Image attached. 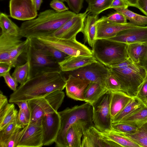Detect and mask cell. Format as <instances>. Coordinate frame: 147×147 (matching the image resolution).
Segmentation results:
<instances>
[{
	"label": "cell",
	"mask_w": 147,
	"mask_h": 147,
	"mask_svg": "<svg viewBox=\"0 0 147 147\" xmlns=\"http://www.w3.org/2000/svg\"><path fill=\"white\" fill-rule=\"evenodd\" d=\"M62 72H42L37 74L20 84L10 95L9 102L28 101L55 91H62L65 88L66 80Z\"/></svg>",
	"instance_id": "1"
},
{
	"label": "cell",
	"mask_w": 147,
	"mask_h": 147,
	"mask_svg": "<svg viewBox=\"0 0 147 147\" xmlns=\"http://www.w3.org/2000/svg\"><path fill=\"white\" fill-rule=\"evenodd\" d=\"M76 14L68 10L58 13L46 10L37 18L23 22L20 27V34L26 38L51 36Z\"/></svg>",
	"instance_id": "2"
},
{
	"label": "cell",
	"mask_w": 147,
	"mask_h": 147,
	"mask_svg": "<svg viewBox=\"0 0 147 147\" xmlns=\"http://www.w3.org/2000/svg\"><path fill=\"white\" fill-rule=\"evenodd\" d=\"M109 68L123 85L127 94L132 97H136L138 88L147 74L144 67L134 63L128 57Z\"/></svg>",
	"instance_id": "3"
},
{
	"label": "cell",
	"mask_w": 147,
	"mask_h": 147,
	"mask_svg": "<svg viewBox=\"0 0 147 147\" xmlns=\"http://www.w3.org/2000/svg\"><path fill=\"white\" fill-rule=\"evenodd\" d=\"M127 44L107 39H96L92 48L93 56L97 61L109 68L128 58Z\"/></svg>",
	"instance_id": "4"
},
{
	"label": "cell",
	"mask_w": 147,
	"mask_h": 147,
	"mask_svg": "<svg viewBox=\"0 0 147 147\" xmlns=\"http://www.w3.org/2000/svg\"><path fill=\"white\" fill-rule=\"evenodd\" d=\"M59 113L61 123L60 129L55 142L57 147H67L66 134L72 125L81 121L93 123L92 107L88 102L76 105L71 108H67Z\"/></svg>",
	"instance_id": "5"
},
{
	"label": "cell",
	"mask_w": 147,
	"mask_h": 147,
	"mask_svg": "<svg viewBox=\"0 0 147 147\" xmlns=\"http://www.w3.org/2000/svg\"><path fill=\"white\" fill-rule=\"evenodd\" d=\"M65 96L63 92L57 90L28 101L30 112L29 123L41 119L47 114L57 111Z\"/></svg>",
	"instance_id": "6"
},
{
	"label": "cell",
	"mask_w": 147,
	"mask_h": 147,
	"mask_svg": "<svg viewBox=\"0 0 147 147\" xmlns=\"http://www.w3.org/2000/svg\"><path fill=\"white\" fill-rule=\"evenodd\" d=\"M27 57L29 65L28 79L42 72L61 71L58 62L45 54L30 39Z\"/></svg>",
	"instance_id": "7"
},
{
	"label": "cell",
	"mask_w": 147,
	"mask_h": 147,
	"mask_svg": "<svg viewBox=\"0 0 147 147\" xmlns=\"http://www.w3.org/2000/svg\"><path fill=\"white\" fill-rule=\"evenodd\" d=\"M34 38L41 43L56 48L68 55L75 57L92 55V50L77 40L76 36L68 39L53 36Z\"/></svg>",
	"instance_id": "8"
},
{
	"label": "cell",
	"mask_w": 147,
	"mask_h": 147,
	"mask_svg": "<svg viewBox=\"0 0 147 147\" xmlns=\"http://www.w3.org/2000/svg\"><path fill=\"white\" fill-rule=\"evenodd\" d=\"M111 93L107 91L91 105L92 108V121L96 127L102 132L112 129V119L110 110Z\"/></svg>",
	"instance_id": "9"
},
{
	"label": "cell",
	"mask_w": 147,
	"mask_h": 147,
	"mask_svg": "<svg viewBox=\"0 0 147 147\" xmlns=\"http://www.w3.org/2000/svg\"><path fill=\"white\" fill-rule=\"evenodd\" d=\"M109 72V68L97 61L75 70L65 72L105 87L106 80Z\"/></svg>",
	"instance_id": "10"
},
{
	"label": "cell",
	"mask_w": 147,
	"mask_h": 147,
	"mask_svg": "<svg viewBox=\"0 0 147 147\" xmlns=\"http://www.w3.org/2000/svg\"><path fill=\"white\" fill-rule=\"evenodd\" d=\"M10 16L14 19L28 21L38 16L34 0H10Z\"/></svg>",
	"instance_id": "11"
},
{
	"label": "cell",
	"mask_w": 147,
	"mask_h": 147,
	"mask_svg": "<svg viewBox=\"0 0 147 147\" xmlns=\"http://www.w3.org/2000/svg\"><path fill=\"white\" fill-rule=\"evenodd\" d=\"M61 119L59 112L47 114L41 119L43 146H49L55 142L61 127Z\"/></svg>",
	"instance_id": "12"
},
{
	"label": "cell",
	"mask_w": 147,
	"mask_h": 147,
	"mask_svg": "<svg viewBox=\"0 0 147 147\" xmlns=\"http://www.w3.org/2000/svg\"><path fill=\"white\" fill-rule=\"evenodd\" d=\"M89 14L86 10L76 14L51 36L68 39L76 36L78 33L82 32L85 20Z\"/></svg>",
	"instance_id": "13"
},
{
	"label": "cell",
	"mask_w": 147,
	"mask_h": 147,
	"mask_svg": "<svg viewBox=\"0 0 147 147\" xmlns=\"http://www.w3.org/2000/svg\"><path fill=\"white\" fill-rule=\"evenodd\" d=\"M41 119L29 123L22 136L17 147H41L43 143Z\"/></svg>",
	"instance_id": "14"
},
{
	"label": "cell",
	"mask_w": 147,
	"mask_h": 147,
	"mask_svg": "<svg viewBox=\"0 0 147 147\" xmlns=\"http://www.w3.org/2000/svg\"><path fill=\"white\" fill-rule=\"evenodd\" d=\"M96 24V39H108L122 30L139 26L129 22L125 24L115 23L104 20L101 17L97 20Z\"/></svg>",
	"instance_id": "15"
},
{
	"label": "cell",
	"mask_w": 147,
	"mask_h": 147,
	"mask_svg": "<svg viewBox=\"0 0 147 147\" xmlns=\"http://www.w3.org/2000/svg\"><path fill=\"white\" fill-rule=\"evenodd\" d=\"M105 137L94 125L90 126L82 137V147H121Z\"/></svg>",
	"instance_id": "16"
},
{
	"label": "cell",
	"mask_w": 147,
	"mask_h": 147,
	"mask_svg": "<svg viewBox=\"0 0 147 147\" xmlns=\"http://www.w3.org/2000/svg\"><path fill=\"white\" fill-rule=\"evenodd\" d=\"M109 40L127 44L147 43V26H138L122 30Z\"/></svg>",
	"instance_id": "17"
},
{
	"label": "cell",
	"mask_w": 147,
	"mask_h": 147,
	"mask_svg": "<svg viewBox=\"0 0 147 147\" xmlns=\"http://www.w3.org/2000/svg\"><path fill=\"white\" fill-rule=\"evenodd\" d=\"M93 123L81 121L72 125L69 128L66 135L67 147H82V138L85 131Z\"/></svg>",
	"instance_id": "18"
},
{
	"label": "cell",
	"mask_w": 147,
	"mask_h": 147,
	"mask_svg": "<svg viewBox=\"0 0 147 147\" xmlns=\"http://www.w3.org/2000/svg\"><path fill=\"white\" fill-rule=\"evenodd\" d=\"M90 83L88 80L69 74L65 86L67 95L74 100L84 101V92Z\"/></svg>",
	"instance_id": "19"
},
{
	"label": "cell",
	"mask_w": 147,
	"mask_h": 147,
	"mask_svg": "<svg viewBox=\"0 0 147 147\" xmlns=\"http://www.w3.org/2000/svg\"><path fill=\"white\" fill-rule=\"evenodd\" d=\"M20 35L15 36L1 33L0 36V63L11 66L10 54L14 48L22 40Z\"/></svg>",
	"instance_id": "20"
},
{
	"label": "cell",
	"mask_w": 147,
	"mask_h": 147,
	"mask_svg": "<svg viewBox=\"0 0 147 147\" xmlns=\"http://www.w3.org/2000/svg\"><path fill=\"white\" fill-rule=\"evenodd\" d=\"M97 61L93 55L78 57L68 55L58 63L61 71L65 72L75 70Z\"/></svg>",
	"instance_id": "21"
},
{
	"label": "cell",
	"mask_w": 147,
	"mask_h": 147,
	"mask_svg": "<svg viewBox=\"0 0 147 147\" xmlns=\"http://www.w3.org/2000/svg\"><path fill=\"white\" fill-rule=\"evenodd\" d=\"M30 42V38H27L13 49L10 55L12 68L22 65L27 61V53Z\"/></svg>",
	"instance_id": "22"
},
{
	"label": "cell",
	"mask_w": 147,
	"mask_h": 147,
	"mask_svg": "<svg viewBox=\"0 0 147 147\" xmlns=\"http://www.w3.org/2000/svg\"><path fill=\"white\" fill-rule=\"evenodd\" d=\"M110 102V110L112 119L128 104L133 98L125 92L112 90Z\"/></svg>",
	"instance_id": "23"
},
{
	"label": "cell",
	"mask_w": 147,
	"mask_h": 147,
	"mask_svg": "<svg viewBox=\"0 0 147 147\" xmlns=\"http://www.w3.org/2000/svg\"><path fill=\"white\" fill-rule=\"evenodd\" d=\"M98 16L88 15L86 18L82 32L84 41L92 48L96 39V22Z\"/></svg>",
	"instance_id": "24"
},
{
	"label": "cell",
	"mask_w": 147,
	"mask_h": 147,
	"mask_svg": "<svg viewBox=\"0 0 147 147\" xmlns=\"http://www.w3.org/2000/svg\"><path fill=\"white\" fill-rule=\"evenodd\" d=\"M117 122L127 123L137 128L140 127L147 123V105L139 108Z\"/></svg>",
	"instance_id": "25"
},
{
	"label": "cell",
	"mask_w": 147,
	"mask_h": 147,
	"mask_svg": "<svg viewBox=\"0 0 147 147\" xmlns=\"http://www.w3.org/2000/svg\"><path fill=\"white\" fill-rule=\"evenodd\" d=\"M128 57L134 63L141 65L147 53V43H135L127 44Z\"/></svg>",
	"instance_id": "26"
},
{
	"label": "cell",
	"mask_w": 147,
	"mask_h": 147,
	"mask_svg": "<svg viewBox=\"0 0 147 147\" xmlns=\"http://www.w3.org/2000/svg\"><path fill=\"white\" fill-rule=\"evenodd\" d=\"M107 91L103 86L96 83L90 82L84 92V101L91 105Z\"/></svg>",
	"instance_id": "27"
},
{
	"label": "cell",
	"mask_w": 147,
	"mask_h": 147,
	"mask_svg": "<svg viewBox=\"0 0 147 147\" xmlns=\"http://www.w3.org/2000/svg\"><path fill=\"white\" fill-rule=\"evenodd\" d=\"M102 134L106 138L123 147H141L140 146L125 134L113 129Z\"/></svg>",
	"instance_id": "28"
},
{
	"label": "cell",
	"mask_w": 147,
	"mask_h": 147,
	"mask_svg": "<svg viewBox=\"0 0 147 147\" xmlns=\"http://www.w3.org/2000/svg\"><path fill=\"white\" fill-rule=\"evenodd\" d=\"M30 38L34 45L48 56L58 63L63 60L68 55L56 48L41 43L35 38Z\"/></svg>",
	"instance_id": "29"
},
{
	"label": "cell",
	"mask_w": 147,
	"mask_h": 147,
	"mask_svg": "<svg viewBox=\"0 0 147 147\" xmlns=\"http://www.w3.org/2000/svg\"><path fill=\"white\" fill-rule=\"evenodd\" d=\"M18 112L13 103L9 104L0 111V130L17 118Z\"/></svg>",
	"instance_id": "30"
},
{
	"label": "cell",
	"mask_w": 147,
	"mask_h": 147,
	"mask_svg": "<svg viewBox=\"0 0 147 147\" xmlns=\"http://www.w3.org/2000/svg\"><path fill=\"white\" fill-rule=\"evenodd\" d=\"M145 105L136 97H133L125 107L115 116L112 123L119 122L139 108Z\"/></svg>",
	"instance_id": "31"
},
{
	"label": "cell",
	"mask_w": 147,
	"mask_h": 147,
	"mask_svg": "<svg viewBox=\"0 0 147 147\" xmlns=\"http://www.w3.org/2000/svg\"><path fill=\"white\" fill-rule=\"evenodd\" d=\"M0 26L1 34L17 36L20 34V28L12 21L6 14L1 13Z\"/></svg>",
	"instance_id": "32"
},
{
	"label": "cell",
	"mask_w": 147,
	"mask_h": 147,
	"mask_svg": "<svg viewBox=\"0 0 147 147\" xmlns=\"http://www.w3.org/2000/svg\"><path fill=\"white\" fill-rule=\"evenodd\" d=\"M113 9L122 13L130 23L139 26H145L147 25V16L136 13L128 8H118Z\"/></svg>",
	"instance_id": "33"
},
{
	"label": "cell",
	"mask_w": 147,
	"mask_h": 147,
	"mask_svg": "<svg viewBox=\"0 0 147 147\" xmlns=\"http://www.w3.org/2000/svg\"><path fill=\"white\" fill-rule=\"evenodd\" d=\"M113 0H93L88 3L86 10L91 14L98 16L103 11L109 9Z\"/></svg>",
	"instance_id": "34"
},
{
	"label": "cell",
	"mask_w": 147,
	"mask_h": 147,
	"mask_svg": "<svg viewBox=\"0 0 147 147\" xmlns=\"http://www.w3.org/2000/svg\"><path fill=\"white\" fill-rule=\"evenodd\" d=\"M17 118L0 130V147H5L12 135L19 129Z\"/></svg>",
	"instance_id": "35"
},
{
	"label": "cell",
	"mask_w": 147,
	"mask_h": 147,
	"mask_svg": "<svg viewBox=\"0 0 147 147\" xmlns=\"http://www.w3.org/2000/svg\"><path fill=\"white\" fill-rule=\"evenodd\" d=\"M124 134L141 147H147V123L138 128L134 133L131 134Z\"/></svg>",
	"instance_id": "36"
},
{
	"label": "cell",
	"mask_w": 147,
	"mask_h": 147,
	"mask_svg": "<svg viewBox=\"0 0 147 147\" xmlns=\"http://www.w3.org/2000/svg\"><path fill=\"white\" fill-rule=\"evenodd\" d=\"M29 69V64L27 61L24 64L16 66L12 76L20 84L24 83L28 79Z\"/></svg>",
	"instance_id": "37"
},
{
	"label": "cell",
	"mask_w": 147,
	"mask_h": 147,
	"mask_svg": "<svg viewBox=\"0 0 147 147\" xmlns=\"http://www.w3.org/2000/svg\"><path fill=\"white\" fill-rule=\"evenodd\" d=\"M105 87L107 90L121 91L126 93L123 85L110 70L106 80Z\"/></svg>",
	"instance_id": "38"
},
{
	"label": "cell",
	"mask_w": 147,
	"mask_h": 147,
	"mask_svg": "<svg viewBox=\"0 0 147 147\" xmlns=\"http://www.w3.org/2000/svg\"><path fill=\"white\" fill-rule=\"evenodd\" d=\"M112 129L124 134H131L134 133L138 128L131 125L117 122L112 124Z\"/></svg>",
	"instance_id": "39"
},
{
	"label": "cell",
	"mask_w": 147,
	"mask_h": 147,
	"mask_svg": "<svg viewBox=\"0 0 147 147\" xmlns=\"http://www.w3.org/2000/svg\"><path fill=\"white\" fill-rule=\"evenodd\" d=\"M101 18L104 20L119 24L127 23V19L121 13L117 11L111 13L107 16H103Z\"/></svg>",
	"instance_id": "40"
},
{
	"label": "cell",
	"mask_w": 147,
	"mask_h": 147,
	"mask_svg": "<svg viewBox=\"0 0 147 147\" xmlns=\"http://www.w3.org/2000/svg\"><path fill=\"white\" fill-rule=\"evenodd\" d=\"M147 105V73L143 82L139 86L136 96Z\"/></svg>",
	"instance_id": "41"
},
{
	"label": "cell",
	"mask_w": 147,
	"mask_h": 147,
	"mask_svg": "<svg viewBox=\"0 0 147 147\" xmlns=\"http://www.w3.org/2000/svg\"><path fill=\"white\" fill-rule=\"evenodd\" d=\"M26 127L27 125L23 128L18 129L11 137L5 147H17Z\"/></svg>",
	"instance_id": "42"
},
{
	"label": "cell",
	"mask_w": 147,
	"mask_h": 147,
	"mask_svg": "<svg viewBox=\"0 0 147 147\" xmlns=\"http://www.w3.org/2000/svg\"><path fill=\"white\" fill-rule=\"evenodd\" d=\"M84 0H67L69 8L76 14H78L83 7Z\"/></svg>",
	"instance_id": "43"
},
{
	"label": "cell",
	"mask_w": 147,
	"mask_h": 147,
	"mask_svg": "<svg viewBox=\"0 0 147 147\" xmlns=\"http://www.w3.org/2000/svg\"><path fill=\"white\" fill-rule=\"evenodd\" d=\"M51 7L56 12H62L67 11L68 8L63 3L59 0H52L50 3Z\"/></svg>",
	"instance_id": "44"
},
{
	"label": "cell",
	"mask_w": 147,
	"mask_h": 147,
	"mask_svg": "<svg viewBox=\"0 0 147 147\" xmlns=\"http://www.w3.org/2000/svg\"><path fill=\"white\" fill-rule=\"evenodd\" d=\"M18 126L21 129L27 125L29 122V120L24 112L19 109L17 117Z\"/></svg>",
	"instance_id": "45"
},
{
	"label": "cell",
	"mask_w": 147,
	"mask_h": 147,
	"mask_svg": "<svg viewBox=\"0 0 147 147\" xmlns=\"http://www.w3.org/2000/svg\"><path fill=\"white\" fill-rule=\"evenodd\" d=\"M7 86L12 90L15 91L17 89L18 86L17 82L11 75L9 72L3 77Z\"/></svg>",
	"instance_id": "46"
},
{
	"label": "cell",
	"mask_w": 147,
	"mask_h": 147,
	"mask_svg": "<svg viewBox=\"0 0 147 147\" xmlns=\"http://www.w3.org/2000/svg\"><path fill=\"white\" fill-rule=\"evenodd\" d=\"M13 103L16 104L19 109L22 111L27 117L30 119V112L28 101H21L15 102Z\"/></svg>",
	"instance_id": "47"
},
{
	"label": "cell",
	"mask_w": 147,
	"mask_h": 147,
	"mask_svg": "<svg viewBox=\"0 0 147 147\" xmlns=\"http://www.w3.org/2000/svg\"><path fill=\"white\" fill-rule=\"evenodd\" d=\"M129 7L125 0H113L109 9L118 8L126 9Z\"/></svg>",
	"instance_id": "48"
},
{
	"label": "cell",
	"mask_w": 147,
	"mask_h": 147,
	"mask_svg": "<svg viewBox=\"0 0 147 147\" xmlns=\"http://www.w3.org/2000/svg\"><path fill=\"white\" fill-rule=\"evenodd\" d=\"M137 8L147 16V0H138Z\"/></svg>",
	"instance_id": "49"
},
{
	"label": "cell",
	"mask_w": 147,
	"mask_h": 147,
	"mask_svg": "<svg viewBox=\"0 0 147 147\" xmlns=\"http://www.w3.org/2000/svg\"><path fill=\"white\" fill-rule=\"evenodd\" d=\"M12 68L11 66L5 64L0 63V76L3 77L9 72Z\"/></svg>",
	"instance_id": "50"
},
{
	"label": "cell",
	"mask_w": 147,
	"mask_h": 147,
	"mask_svg": "<svg viewBox=\"0 0 147 147\" xmlns=\"http://www.w3.org/2000/svg\"><path fill=\"white\" fill-rule=\"evenodd\" d=\"M129 6L134 7L137 8L138 0H125Z\"/></svg>",
	"instance_id": "51"
},
{
	"label": "cell",
	"mask_w": 147,
	"mask_h": 147,
	"mask_svg": "<svg viewBox=\"0 0 147 147\" xmlns=\"http://www.w3.org/2000/svg\"><path fill=\"white\" fill-rule=\"evenodd\" d=\"M34 1L36 9L37 11L39 10L43 2L42 0H34Z\"/></svg>",
	"instance_id": "52"
},
{
	"label": "cell",
	"mask_w": 147,
	"mask_h": 147,
	"mask_svg": "<svg viewBox=\"0 0 147 147\" xmlns=\"http://www.w3.org/2000/svg\"><path fill=\"white\" fill-rule=\"evenodd\" d=\"M141 65L144 67L147 73V53L145 58L141 64Z\"/></svg>",
	"instance_id": "53"
},
{
	"label": "cell",
	"mask_w": 147,
	"mask_h": 147,
	"mask_svg": "<svg viewBox=\"0 0 147 147\" xmlns=\"http://www.w3.org/2000/svg\"><path fill=\"white\" fill-rule=\"evenodd\" d=\"M87 2V3H89L91 1H92L93 0H85Z\"/></svg>",
	"instance_id": "54"
},
{
	"label": "cell",
	"mask_w": 147,
	"mask_h": 147,
	"mask_svg": "<svg viewBox=\"0 0 147 147\" xmlns=\"http://www.w3.org/2000/svg\"><path fill=\"white\" fill-rule=\"evenodd\" d=\"M59 0L61 1H63V2H67V0Z\"/></svg>",
	"instance_id": "55"
}]
</instances>
